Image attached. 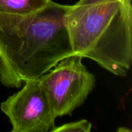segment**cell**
<instances>
[{
    "label": "cell",
    "mask_w": 132,
    "mask_h": 132,
    "mask_svg": "<svg viewBox=\"0 0 132 132\" xmlns=\"http://www.w3.org/2000/svg\"><path fill=\"white\" fill-rule=\"evenodd\" d=\"M82 58L66 57L38 79L57 117L72 114L95 88V75L84 65Z\"/></svg>",
    "instance_id": "3"
},
{
    "label": "cell",
    "mask_w": 132,
    "mask_h": 132,
    "mask_svg": "<svg viewBox=\"0 0 132 132\" xmlns=\"http://www.w3.org/2000/svg\"><path fill=\"white\" fill-rule=\"evenodd\" d=\"M1 110L10 121L12 132H48L55 127L57 117L38 79L24 83L1 103Z\"/></svg>",
    "instance_id": "4"
},
{
    "label": "cell",
    "mask_w": 132,
    "mask_h": 132,
    "mask_svg": "<svg viewBox=\"0 0 132 132\" xmlns=\"http://www.w3.org/2000/svg\"><path fill=\"white\" fill-rule=\"evenodd\" d=\"M52 0H0V12L10 14H31L47 6Z\"/></svg>",
    "instance_id": "5"
},
{
    "label": "cell",
    "mask_w": 132,
    "mask_h": 132,
    "mask_svg": "<svg viewBox=\"0 0 132 132\" xmlns=\"http://www.w3.org/2000/svg\"><path fill=\"white\" fill-rule=\"evenodd\" d=\"M65 23L75 55L119 77L132 63L131 0H79L68 5Z\"/></svg>",
    "instance_id": "2"
},
{
    "label": "cell",
    "mask_w": 132,
    "mask_h": 132,
    "mask_svg": "<svg viewBox=\"0 0 132 132\" xmlns=\"http://www.w3.org/2000/svg\"><path fill=\"white\" fill-rule=\"evenodd\" d=\"M68 5L52 1L31 14L0 12V82L19 88L75 55L65 23Z\"/></svg>",
    "instance_id": "1"
},
{
    "label": "cell",
    "mask_w": 132,
    "mask_h": 132,
    "mask_svg": "<svg viewBox=\"0 0 132 132\" xmlns=\"http://www.w3.org/2000/svg\"><path fill=\"white\" fill-rule=\"evenodd\" d=\"M124 128H125V129H122V128H121L119 129L118 131H131V130H129V129H128V128H125V127H124Z\"/></svg>",
    "instance_id": "7"
},
{
    "label": "cell",
    "mask_w": 132,
    "mask_h": 132,
    "mask_svg": "<svg viewBox=\"0 0 132 132\" xmlns=\"http://www.w3.org/2000/svg\"><path fill=\"white\" fill-rule=\"evenodd\" d=\"M92 125L86 119L64 124L62 126L54 127L51 132H90Z\"/></svg>",
    "instance_id": "6"
}]
</instances>
